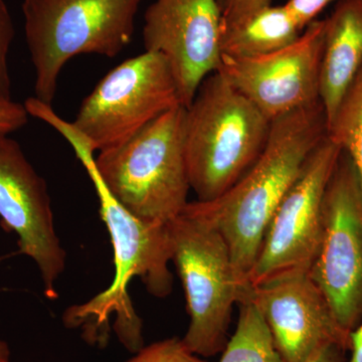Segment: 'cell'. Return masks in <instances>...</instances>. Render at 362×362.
Segmentation results:
<instances>
[{
  "label": "cell",
  "mask_w": 362,
  "mask_h": 362,
  "mask_svg": "<svg viewBox=\"0 0 362 362\" xmlns=\"http://www.w3.org/2000/svg\"><path fill=\"white\" fill-rule=\"evenodd\" d=\"M51 126L70 143L94 185L100 214L110 233L115 265L112 284L90 301L69 309L65 322L71 328H83L90 341L103 342L108 334L109 320L115 315L117 337L126 349L135 354L143 346L142 322L131 305L128 285L137 277L156 298L168 297L173 291V277L169 270L173 250L168 223H148L126 211L98 175L95 151L87 138L62 117L52 118Z\"/></svg>",
  "instance_id": "cell-1"
},
{
  "label": "cell",
  "mask_w": 362,
  "mask_h": 362,
  "mask_svg": "<svg viewBox=\"0 0 362 362\" xmlns=\"http://www.w3.org/2000/svg\"><path fill=\"white\" fill-rule=\"evenodd\" d=\"M327 128L321 101L275 119L265 148L232 187L213 201L189 202L183 209L221 233L246 291L269 223Z\"/></svg>",
  "instance_id": "cell-2"
},
{
  "label": "cell",
  "mask_w": 362,
  "mask_h": 362,
  "mask_svg": "<svg viewBox=\"0 0 362 362\" xmlns=\"http://www.w3.org/2000/svg\"><path fill=\"white\" fill-rule=\"evenodd\" d=\"M271 121L216 71L204 78L187 108L185 156L197 201L232 187L265 148Z\"/></svg>",
  "instance_id": "cell-3"
},
{
  "label": "cell",
  "mask_w": 362,
  "mask_h": 362,
  "mask_svg": "<svg viewBox=\"0 0 362 362\" xmlns=\"http://www.w3.org/2000/svg\"><path fill=\"white\" fill-rule=\"evenodd\" d=\"M185 113V107L176 106L95 157L105 187L140 220L168 225L189 202Z\"/></svg>",
  "instance_id": "cell-4"
},
{
  "label": "cell",
  "mask_w": 362,
  "mask_h": 362,
  "mask_svg": "<svg viewBox=\"0 0 362 362\" xmlns=\"http://www.w3.org/2000/svg\"><path fill=\"white\" fill-rule=\"evenodd\" d=\"M142 0H23L35 98L52 103L59 74L78 54L107 58L130 44Z\"/></svg>",
  "instance_id": "cell-5"
},
{
  "label": "cell",
  "mask_w": 362,
  "mask_h": 362,
  "mask_svg": "<svg viewBox=\"0 0 362 362\" xmlns=\"http://www.w3.org/2000/svg\"><path fill=\"white\" fill-rule=\"evenodd\" d=\"M173 258L185 290L189 325L182 338L194 354L211 357L228 342L233 307L247 291L230 250L206 221L183 211L168 223Z\"/></svg>",
  "instance_id": "cell-6"
},
{
  "label": "cell",
  "mask_w": 362,
  "mask_h": 362,
  "mask_svg": "<svg viewBox=\"0 0 362 362\" xmlns=\"http://www.w3.org/2000/svg\"><path fill=\"white\" fill-rule=\"evenodd\" d=\"M180 105L168 62L158 52L145 51L109 71L85 98L71 123L100 152L126 141Z\"/></svg>",
  "instance_id": "cell-7"
},
{
  "label": "cell",
  "mask_w": 362,
  "mask_h": 362,
  "mask_svg": "<svg viewBox=\"0 0 362 362\" xmlns=\"http://www.w3.org/2000/svg\"><path fill=\"white\" fill-rule=\"evenodd\" d=\"M308 274L349 334L362 320V190L344 151L326 188L322 233Z\"/></svg>",
  "instance_id": "cell-8"
},
{
  "label": "cell",
  "mask_w": 362,
  "mask_h": 362,
  "mask_svg": "<svg viewBox=\"0 0 362 362\" xmlns=\"http://www.w3.org/2000/svg\"><path fill=\"white\" fill-rule=\"evenodd\" d=\"M328 135L317 145L269 223L247 288L284 276L306 273L322 233L326 188L341 156Z\"/></svg>",
  "instance_id": "cell-9"
},
{
  "label": "cell",
  "mask_w": 362,
  "mask_h": 362,
  "mask_svg": "<svg viewBox=\"0 0 362 362\" xmlns=\"http://www.w3.org/2000/svg\"><path fill=\"white\" fill-rule=\"evenodd\" d=\"M325 20L314 21L292 44L251 58L221 56L218 71L274 121L321 101Z\"/></svg>",
  "instance_id": "cell-10"
},
{
  "label": "cell",
  "mask_w": 362,
  "mask_h": 362,
  "mask_svg": "<svg viewBox=\"0 0 362 362\" xmlns=\"http://www.w3.org/2000/svg\"><path fill=\"white\" fill-rule=\"evenodd\" d=\"M0 220L16 233L21 254L37 266L45 297L57 299L66 254L54 228L49 189L8 134H0Z\"/></svg>",
  "instance_id": "cell-11"
},
{
  "label": "cell",
  "mask_w": 362,
  "mask_h": 362,
  "mask_svg": "<svg viewBox=\"0 0 362 362\" xmlns=\"http://www.w3.org/2000/svg\"><path fill=\"white\" fill-rule=\"evenodd\" d=\"M145 51L162 54L187 108L204 78L221 63V18L216 0H156L143 26Z\"/></svg>",
  "instance_id": "cell-12"
},
{
  "label": "cell",
  "mask_w": 362,
  "mask_h": 362,
  "mask_svg": "<svg viewBox=\"0 0 362 362\" xmlns=\"http://www.w3.org/2000/svg\"><path fill=\"white\" fill-rule=\"evenodd\" d=\"M244 296L263 316L285 362L306 361L324 345L349 349V333L340 327L308 272L250 288Z\"/></svg>",
  "instance_id": "cell-13"
},
{
  "label": "cell",
  "mask_w": 362,
  "mask_h": 362,
  "mask_svg": "<svg viewBox=\"0 0 362 362\" xmlns=\"http://www.w3.org/2000/svg\"><path fill=\"white\" fill-rule=\"evenodd\" d=\"M362 69V0H339L325 18L320 100L327 126Z\"/></svg>",
  "instance_id": "cell-14"
},
{
  "label": "cell",
  "mask_w": 362,
  "mask_h": 362,
  "mask_svg": "<svg viewBox=\"0 0 362 362\" xmlns=\"http://www.w3.org/2000/svg\"><path fill=\"white\" fill-rule=\"evenodd\" d=\"M300 30L285 6H269L230 28L221 30V56L251 58L292 44Z\"/></svg>",
  "instance_id": "cell-15"
},
{
  "label": "cell",
  "mask_w": 362,
  "mask_h": 362,
  "mask_svg": "<svg viewBox=\"0 0 362 362\" xmlns=\"http://www.w3.org/2000/svg\"><path fill=\"white\" fill-rule=\"evenodd\" d=\"M238 305L237 327L218 362H285L258 308L247 296Z\"/></svg>",
  "instance_id": "cell-16"
},
{
  "label": "cell",
  "mask_w": 362,
  "mask_h": 362,
  "mask_svg": "<svg viewBox=\"0 0 362 362\" xmlns=\"http://www.w3.org/2000/svg\"><path fill=\"white\" fill-rule=\"evenodd\" d=\"M327 135L354 162L362 190V69L343 95Z\"/></svg>",
  "instance_id": "cell-17"
},
{
  "label": "cell",
  "mask_w": 362,
  "mask_h": 362,
  "mask_svg": "<svg viewBox=\"0 0 362 362\" xmlns=\"http://www.w3.org/2000/svg\"><path fill=\"white\" fill-rule=\"evenodd\" d=\"M126 362H207L194 354L182 339L168 338L142 346Z\"/></svg>",
  "instance_id": "cell-18"
},
{
  "label": "cell",
  "mask_w": 362,
  "mask_h": 362,
  "mask_svg": "<svg viewBox=\"0 0 362 362\" xmlns=\"http://www.w3.org/2000/svg\"><path fill=\"white\" fill-rule=\"evenodd\" d=\"M14 25L8 7L0 0V100H11V80L8 70V52L13 44Z\"/></svg>",
  "instance_id": "cell-19"
},
{
  "label": "cell",
  "mask_w": 362,
  "mask_h": 362,
  "mask_svg": "<svg viewBox=\"0 0 362 362\" xmlns=\"http://www.w3.org/2000/svg\"><path fill=\"white\" fill-rule=\"evenodd\" d=\"M221 11V30L240 23L252 13L271 6V0H216Z\"/></svg>",
  "instance_id": "cell-20"
},
{
  "label": "cell",
  "mask_w": 362,
  "mask_h": 362,
  "mask_svg": "<svg viewBox=\"0 0 362 362\" xmlns=\"http://www.w3.org/2000/svg\"><path fill=\"white\" fill-rule=\"evenodd\" d=\"M333 0H288L286 8L296 21L300 30H304L311 23L316 21L319 13Z\"/></svg>",
  "instance_id": "cell-21"
},
{
  "label": "cell",
  "mask_w": 362,
  "mask_h": 362,
  "mask_svg": "<svg viewBox=\"0 0 362 362\" xmlns=\"http://www.w3.org/2000/svg\"><path fill=\"white\" fill-rule=\"evenodd\" d=\"M28 116L25 104L0 100V134H9L25 127Z\"/></svg>",
  "instance_id": "cell-22"
},
{
  "label": "cell",
  "mask_w": 362,
  "mask_h": 362,
  "mask_svg": "<svg viewBox=\"0 0 362 362\" xmlns=\"http://www.w3.org/2000/svg\"><path fill=\"white\" fill-rule=\"evenodd\" d=\"M343 351L337 345L327 344L312 354L304 362H338L340 352Z\"/></svg>",
  "instance_id": "cell-23"
},
{
  "label": "cell",
  "mask_w": 362,
  "mask_h": 362,
  "mask_svg": "<svg viewBox=\"0 0 362 362\" xmlns=\"http://www.w3.org/2000/svg\"><path fill=\"white\" fill-rule=\"evenodd\" d=\"M350 357L347 362H362V322L349 333Z\"/></svg>",
  "instance_id": "cell-24"
},
{
  "label": "cell",
  "mask_w": 362,
  "mask_h": 362,
  "mask_svg": "<svg viewBox=\"0 0 362 362\" xmlns=\"http://www.w3.org/2000/svg\"><path fill=\"white\" fill-rule=\"evenodd\" d=\"M0 362H11L8 344L0 338Z\"/></svg>",
  "instance_id": "cell-25"
}]
</instances>
